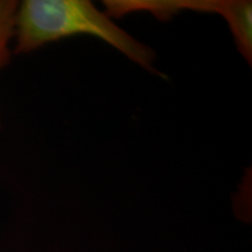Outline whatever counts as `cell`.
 <instances>
[{
    "label": "cell",
    "mask_w": 252,
    "mask_h": 252,
    "mask_svg": "<svg viewBox=\"0 0 252 252\" xmlns=\"http://www.w3.org/2000/svg\"><path fill=\"white\" fill-rule=\"evenodd\" d=\"M75 35L103 40L141 68L153 71L156 53L122 30L111 17L88 0H25L19 2L15 54H26L47 43Z\"/></svg>",
    "instance_id": "1"
},
{
    "label": "cell",
    "mask_w": 252,
    "mask_h": 252,
    "mask_svg": "<svg viewBox=\"0 0 252 252\" xmlns=\"http://www.w3.org/2000/svg\"><path fill=\"white\" fill-rule=\"evenodd\" d=\"M18 7L19 2L14 0H0V70L11 61Z\"/></svg>",
    "instance_id": "2"
}]
</instances>
